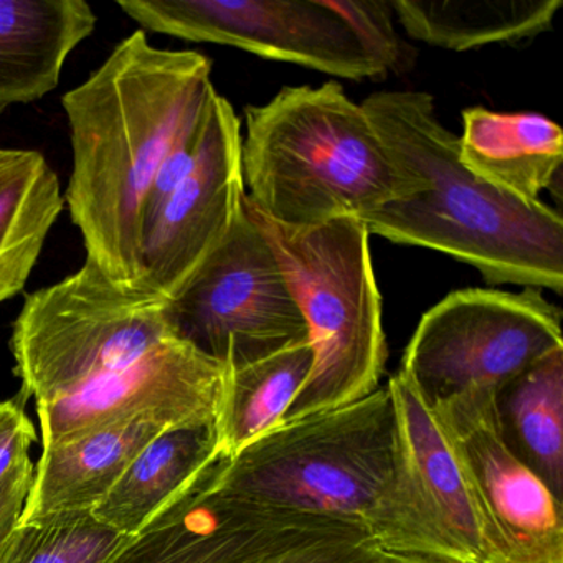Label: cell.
Masks as SVG:
<instances>
[{
	"mask_svg": "<svg viewBox=\"0 0 563 563\" xmlns=\"http://www.w3.org/2000/svg\"><path fill=\"white\" fill-rule=\"evenodd\" d=\"M382 71H405L413 54L395 29L390 0H324Z\"/></svg>",
	"mask_w": 563,
	"mask_h": 563,
	"instance_id": "obj_24",
	"label": "cell"
},
{
	"mask_svg": "<svg viewBox=\"0 0 563 563\" xmlns=\"http://www.w3.org/2000/svg\"><path fill=\"white\" fill-rule=\"evenodd\" d=\"M246 200L291 227L362 217L424 189L388 157L361 104L338 81L285 87L245 108Z\"/></svg>",
	"mask_w": 563,
	"mask_h": 563,
	"instance_id": "obj_4",
	"label": "cell"
},
{
	"mask_svg": "<svg viewBox=\"0 0 563 563\" xmlns=\"http://www.w3.org/2000/svg\"><path fill=\"white\" fill-rule=\"evenodd\" d=\"M456 460L479 532V563H563V504L504 443L494 390L431 408Z\"/></svg>",
	"mask_w": 563,
	"mask_h": 563,
	"instance_id": "obj_9",
	"label": "cell"
},
{
	"mask_svg": "<svg viewBox=\"0 0 563 563\" xmlns=\"http://www.w3.org/2000/svg\"><path fill=\"white\" fill-rule=\"evenodd\" d=\"M144 31L227 45L345 80L384 77L324 0H121Z\"/></svg>",
	"mask_w": 563,
	"mask_h": 563,
	"instance_id": "obj_10",
	"label": "cell"
},
{
	"mask_svg": "<svg viewBox=\"0 0 563 563\" xmlns=\"http://www.w3.org/2000/svg\"><path fill=\"white\" fill-rule=\"evenodd\" d=\"M390 555L361 527L255 500L212 563H382Z\"/></svg>",
	"mask_w": 563,
	"mask_h": 563,
	"instance_id": "obj_19",
	"label": "cell"
},
{
	"mask_svg": "<svg viewBox=\"0 0 563 563\" xmlns=\"http://www.w3.org/2000/svg\"><path fill=\"white\" fill-rule=\"evenodd\" d=\"M95 27L85 0H0V107L55 90L65 62Z\"/></svg>",
	"mask_w": 563,
	"mask_h": 563,
	"instance_id": "obj_15",
	"label": "cell"
},
{
	"mask_svg": "<svg viewBox=\"0 0 563 563\" xmlns=\"http://www.w3.org/2000/svg\"><path fill=\"white\" fill-rule=\"evenodd\" d=\"M387 388L394 398L411 479L431 523L453 562L479 563V532L473 506L433 411L400 375H394Z\"/></svg>",
	"mask_w": 563,
	"mask_h": 563,
	"instance_id": "obj_17",
	"label": "cell"
},
{
	"mask_svg": "<svg viewBox=\"0 0 563 563\" xmlns=\"http://www.w3.org/2000/svg\"><path fill=\"white\" fill-rule=\"evenodd\" d=\"M5 108L0 107V114H2V111H4Z\"/></svg>",
	"mask_w": 563,
	"mask_h": 563,
	"instance_id": "obj_28",
	"label": "cell"
},
{
	"mask_svg": "<svg viewBox=\"0 0 563 563\" xmlns=\"http://www.w3.org/2000/svg\"><path fill=\"white\" fill-rule=\"evenodd\" d=\"M64 206L41 153L0 150V305L24 291Z\"/></svg>",
	"mask_w": 563,
	"mask_h": 563,
	"instance_id": "obj_18",
	"label": "cell"
},
{
	"mask_svg": "<svg viewBox=\"0 0 563 563\" xmlns=\"http://www.w3.org/2000/svg\"><path fill=\"white\" fill-rule=\"evenodd\" d=\"M504 443L553 496L563 497V349L494 391Z\"/></svg>",
	"mask_w": 563,
	"mask_h": 563,
	"instance_id": "obj_21",
	"label": "cell"
},
{
	"mask_svg": "<svg viewBox=\"0 0 563 563\" xmlns=\"http://www.w3.org/2000/svg\"><path fill=\"white\" fill-rule=\"evenodd\" d=\"M169 319L177 338L229 368L308 341L278 258L245 206L227 239L169 301Z\"/></svg>",
	"mask_w": 563,
	"mask_h": 563,
	"instance_id": "obj_8",
	"label": "cell"
},
{
	"mask_svg": "<svg viewBox=\"0 0 563 563\" xmlns=\"http://www.w3.org/2000/svg\"><path fill=\"white\" fill-rule=\"evenodd\" d=\"M314 362L309 341L230 368L217 413L220 457H232L282 423Z\"/></svg>",
	"mask_w": 563,
	"mask_h": 563,
	"instance_id": "obj_22",
	"label": "cell"
},
{
	"mask_svg": "<svg viewBox=\"0 0 563 563\" xmlns=\"http://www.w3.org/2000/svg\"><path fill=\"white\" fill-rule=\"evenodd\" d=\"M457 154L474 176L520 202H540L543 190L560 196L563 133L543 114L467 108Z\"/></svg>",
	"mask_w": 563,
	"mask_h": 563,
	"instance_id": "obj_14",
	"label": "cell"
},
{
	"mask_svg": "<svg viewBox=\"0 0 563 563\" xmlns=\"http://www.w3.org/2000/svg\"><path fill=\"white\" fill-rule=\"evenodd\" d=\"M563 0H390L398 24L415 41L466 52L514 44L549 32Z\"/></svg>",
	"mask_w": 563,
	"mask_h": 563,
	"instance_id": "obj_20",
	"label": "cell"
},
{
	"mask_svg": "<svg viewBox=\"0 0 563 563\" xmlns=\"http://www.w3.org/2000/svg\"><path fill=\"white\" fill-rule=\"evenodd\" d=\"M219 457L216 420L173 424L134 456L91 516L134 537Z\"/></svg>",
	"mask_w": 563,
	"mask_h": 563,
	"instance_id": "obj_16",
	"label": "cell"
},
{
	"mask_svg": "<svg viewBox=\"0 0 563 563\" xmlns=\"http://www.w3.org/2000/svg\"><path fill=\"white\" fill-rule=\"evenodd\" d=\"M361 107L395 167L424 187L362 217L371 235L453 256L489 285L562 292L559 210L520 202L467 170L457 136L438 120L430 95L380 91Z\"/></svg>",
	"mask_w": 563,
	"mask_h": 563,
	"instance_id": "obj_3",
	"label": "cell"
},
{
	"mask_svg": "<svg viewBox=\"0 0 563 563\" xmlns=\"http://www.w3.org/2000/svg\"><path fill=\"white\" fill-rule=\"evenodd\" d=\"M245 207L278 258L314 352L308 380L279 424L374 394L388 351L365 223L342 217L291 227L263 216L246 197Z\"/></svg>",
	"mask_w": 563,
	"mask_h": 563,
	"instance_id": "obj_5",
	"label": "cell"
},
{
	"mask_svg": "<svg viewBox=\"0 0 563 563\" xmlns=\"http://www.w3.org/2000/svg\"><path fill=\"white\" fill-rule=\"evenodd\" d=\"M169 427L154 418H133L44 448L19 523L91 512L113 489L134 456Z\"/></svg>",
	"mask_w": 563,
	"mask_h": 563,
	"instance_id": "obj_13",
	"label": "cell"
},
{
	"mask_svg": "<svg viewBox=\"0 0 563 563\" xmlns=\"http://www.w3.org/2000/svg\"><path fill=\"white\" fill-rule=\"evenodd\" d=\"M229 371L174 335L124 371L37 405L42 448L133 418H154L170 427L217 420Z\"/></svg>",
	"mask_w": 563,
	"mask_h": 563,
	"instance_id": "obj_12",
	"label": "cell"
},
{
	"mask_svg": "<svg viewBox=\"0 0 563 563\" xmlns=\"http://www.w3.org/2000/svg\"><path fill=\"white\" fill-rule=\"evenodd\" d=\"M34 477L35 466L27 457L4 481H0V543L21 522Z\"/></svg>",
	"mask_w": 563,
	"mask_h": 563,
	"instance_id": "obj_26",
	"label": "cell"
},
{
	"mask_svg": "<svg viewBox=\"0 0 563 563\" xmlns=\"http://www.w3.org/2000/svg\"><path fill=\"white\" fill-rule=\"evenodd\" d=\"M217 479L266 506L361 527L385 552L453 562L411 479L387 387L278 424L219 457Z\"/></svg>",
	"mask_w": 563,
	"mask_h": 563,
	"instance_id": "obj_2",
	"label": "cell"
},
{
	"mask_svg": "<svg viewBox=\"0 0 563 563\" xmlns=\"http://www.w3.org/2000/svg\"><path fill=\"white\" fill-rule=\"evenodd\" d=\"M212 64L197 52L164 51L136 31L65 95L74 169L64 194L88 262L136 289L143 210L154 174L202 121L216 95Z\"/></svg>",
	"mask_w": 563,
	"mask_h": 563,
	"instance_id": "obj_1",
	"label": "cell"
},
{
	"mask_svg": "<svg viewBox=\"0 0 563 563\" xmlns=\"http://www.w3.org/2000/svg\"><path fill=\"white\" fill-rule=\"evenodd\" d=\"M245 197L242 124L216 91L189 173L143 230L136 289L173 301L227 239Z\"/></svg>",
	"mask_w": 563,
	"mask_h": 563,
	"instance_id": "obj_11",
	"label": "cell"
},
{
	"mask_svg": "<svg viewBox=\"0 0 563 563\" xmlns=\"http://www.w3.org/2000/svg\"><path fill=\"white\" fill-rule=\"evenodd\" d=\"M169 301L111 282L85 260L25 298L11 351L25 398L51 404L133 365L174 338Z\"/></svg>",
	"mask_w": 563,
	"mask_h": 563,
	"instance_id": "obj_6",
	"label": "cell"
},
{
	"mask_svg": "<svg viewBox=\"0 0 563 563\" xmlns=\"http://www.w3.org/2000/svg\"><path fill=\"white\" fill-rule=\"evenodd\" d=\"M560 324L562 311L539 289H461L421 318L398 375L428 408L474 388L496 391L563 349Z\"/></svg>",
	"mask_w": 563,
	"mask_h": 563,
	"instance_id": "obj_7",
	"label": "cell"
},
{
	"mask_svg": "<svg viewBox=\"0 0 563 563\" xmlns=\"http://www.w3.org/2000/svg\"><path fill=\"white\" fill-rule=\"evenodd\" d=\"M25 401L22 394L0 401V481L31 457V446L37 440L34 423L25 413Z\"/></svg>",
	"mask_w": 563,
	"mask_h": 563,
	"instance_id": "obj_25",
	"label": "cell"
},
{
	"mask_svg": "<svg viewBox=\"0 0 563 563\" xmlns=\"http://www.w3.org/2000/svg\"><path fill=\"white\" fill-rule=\"evenodd\" d=\"M382 563H456L450 560L427 559V556L390 555Z\"/></svg>",
	"mask_w": 563,
	"mask_h": 563,
	"instance_id": "obj_27",
	"label": "cell"
},
{
	"mask_svg": "<svg viewBox=\"0 0 563 563\" xmlns=\"http://www.w3.org/2000/svg\"><path fill=\"white\" fill-rule=\"evenodd\" d=\"M131 537L91 512L19 523L0 543V563H107Z\"/></svg>",
	"mask_w": 563,
	"mask_h": 563,
	"instance_id": "obj_23",
	"label": "cell"
}]
</instances>
